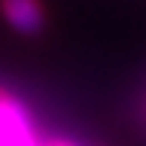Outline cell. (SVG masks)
Instances as JSON below:
<instances>
[{
	"label": "cell",
	"instance_id": "1",
	"mask_svg": "<svg viewBox=\"0 0 146 146\" xmlns=\"http://www.w3.org/2000/svg\"><path fill=\"white\" fill-rule=\"evenodd\" d=\"M0 146H79L67 137H43L34 113L15 91L0 85Z\"/></svg>",
	"mask_w": 146,
	"mask_h": 146
},
{
	"label": "cell",
	"instance_id": "3",
	"mask_svg": "<svg viewBox=\"0 0 146 146\" xmlns=\"http://www.w3.org/2000/svg\"><path fill=\"white\" fill-rule=\"evenodd\" d=\"M131 125H134V131L146 140V88L137 94L134 107H131Z\"/></svg>",
	"mask_w": 146,
	"mask_h": 146
},
{
	"label": "cell",
	"instance_id": "2",
	"mask_svg": "<svg viewBox=\"0 0 146 146\" xmlns=\"http://www.w3.org/2000/svg\"><path fill=\"white\" fill-rule=\"evenodd\" d=\"M0 15L18 36H43L49 27V12L43 0H0Z\"/></svg>",
	"mask_w": 146,
	"mask_h": 146
}]
</instances>
